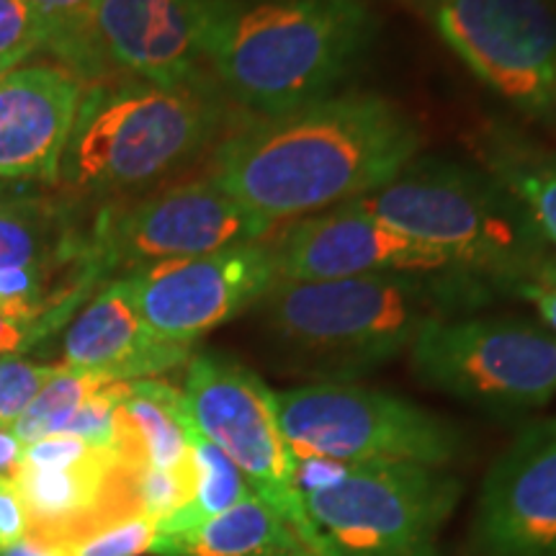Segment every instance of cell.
I'll return each mask as SVG.
<instances>
[{"instance_id": "cell-23", "label": "cell", "mask_w": 556, "mask_h": 556, "mask_svg": "<svg viewBox=\"0 0 556 556\" xmlns=\"http://www.w3.org/2000/svg\"><path fill=\"white\" fill-rule=\"evenodd\" d=\"M109 379L93 377V374L75 371L62 364L54 377L41 387V392L34 397L29 407L24 409V415L13 422V433L18 435V441L24 446L39 441V438L58 435L62 428L67 426L70 417L78 413L83 402L93 397L101 387H106Z\"/></svg>"}, {"instance_id": "cell-9", "label": "cell", "mask_w": 556, "mask_h": 556, "mask_svg": "<svg viewBox=\"0 0 556 556\" xmlns=\"http://www.w3.org/2000/svg\"><path fill=\"white\" fill-rule=\"evenodd\" d=\"M184 402L193 428L225 451L253 495L312 554L325 556L323 541L294 486V458L278 426L274 389L240 361L222 353H199L189 358Z\"/></svg>"}, {"instance_id": "cell-35", "label": "cell", "mask_w": 556, "mask_h": 556, "mask_svg": "<svg viewBox=\"0 0 556 556\" xmlns=\"http://www.w3.org/2000/svg\"><path fill=\"white\" fill-rule=\"evenodd\" d=\"M5 73H9V70H0V78H3V75H5Z\"/></svg>"}, {"instance_id": "cell-6", "label": "cell", "mask_w": 556, "mask_h": 556, "mask_svg": "<svg viewBox=\"0 0 556 556\" xmlns=\"http://www.w3.org/2000/svg\"><path fill=\"white\" fill-rule=\"evenodd\" d=\"M276 413L291 458L446 467L464 443L446 417L348 381H315L276 392Z\"/></svg>"}, {"instance_id": "cell-22", "label": "cell", "mask_w": 556, "mask_h": 556, "mask_svg": "<svg viewBox=\"0 0 556 556\" xmlns=\"http://www.w3.org/2000/svg\"><path fill=\"white\" fill-rule=\"evenodd\" d=\"M189 443L193 469H197V490H193L189 505H184L178 513H173L170 518H165L163 523L155 526L157 533L189 531V528L206 523L208 518L219 516V513L229 510V507L255 497L250 484L245 482V477L229 462L225 451H219L206 435H201L191 420Z\"/></svg>"}, {"instance_id": "cell-16", "label": "cell", "mask_w": 556, "mask_h": 556, "mask_svg": "<svg viewBox=\"0 0 556 556\" xmlns=\"http://www.w3.org/2000/svg\"><path fill=\"white\" fill-rule=\"evenodd\" d=\"M83 90V78L54 62L0 78V180L58 184Z\"/></svg>"}, {"instance_id": "cell-30", "label": "cell", "mask_w": 556, "mask_h": 556, "mask_svg": "<svg viewBox=\"0 0 556 556\" xmlns=\"http://www.w3.org/2000/svg\"><path fill=\"white\" fill-rule=\"evenodd\" d=\"M520 296L528 299V302L539 309L546 330L556 336V263L546 270L544 276H539L531 287L520 291Z\"/></svg>"}, {"instance_id": "cell-12", "label": "cell", "mask_w": 556, "mask_h": 556, "mask_svg": "<svg viewBox=\"0 0 556 556\" xmlns=\"http://www.w3.org/2000/svg\"><path fill=\"white\" fill-rule=\"evenodd\" d=\"M124 278L148 328L168 343L193 348L206 332L255 307L276 283V266L270 245L250 242L150 263Z\"/></svg>"}, {"instance_id": "cell-25", "label": "cell", "mask_w": 556, "mask_h": 556, "mask_svg": "<svg viewBox=\"0 0 556 556\" xmlns=\"http://www.w3.org/2000/svg\"><path fill=\"white\" fill-rule=\"evenodd\" d=\"M137 505L139 516L152 520V523H163L180 507L189 505L197 490V469L191 464L178 469H137Z\"/></svg>"}, {"instance_id": "cell-27", "label": "cell", "mask_w": 556, "mask_h": 556, "mask_svg": "<svg viewBox=\"0 0 556 556\" xmlns=\"http://www.w3.org/2000/svg\"><path fill=\"white\" fill-rule=\"evenodd\" d=\"M58 368L24 356H0V422L13 426Z\"/></svg>"}, {"instance_id": "cell-33", "label": "cell", "mask_w": 556, "mask_h": 556, "mask_svg": "<svg viewBox=\"0 0 556 556\" xmlns=\"http://www.w3.org/2000/svg\"><path fill=\"white\" fill-rule=\"evenodd\" d=\"M0 556H62L58 552H50V548L34 544V541H21L16 546H9V548H0Z\"/></svg>"}, {"instance_id": "cell-20", "label": "cell", "mask_w": 556, "mask_h": 556, "mask_svg": "<svg viewBox=\"0 0 556 556\" xmlns=\"http://www.w3.org/2000/svg\"><path fill=\"white\" fill-rule=\"evenodd\" d=\"M475 152L484 170L513 193L548 245L556 248V152L507 124H490L479 131Z\"/></svg>"}, {"instance_id": "cell-31", "label": "cell", "mask_w": 556, "mask_h": 556, "mask_svg": "<svg viewBox=\"0 0 556 556\" xmlns=\"http://www.w3.org/2000/svg\"><path fill=\"white\" fill-rule=\"evenodd\" d=\"M41 340H47L45 332L31 328V325L16 323L0 312V356H21Z\"/></svg>"}, {"instance_id": "cell-28", "label": "cell", "mask_w": 556, "mask_h": 556, "mask_svg": "<svg viewBox=\"0 0 556 556\" xmlns=\"http://www.w3.org/2000/svg\"><path fill=\"white\" fill-rule=\"evenodd\" d=\"M157 528L148 518H129L103 528L86 541H80L67 556H142L150 552Z\"/></svg>"}, {"instance_id": "cell-34", "label": "cell", "mask_w": 556, "mask_h": 556, "mask_svg": "<svg viewBox=\"0 0 556 556\" xmlns=\"http://www.w3.org/2000/svg\"><path fill=\"white\" fill-rule=\"evenodd\" d=\"M402 3L413 5V9H417V11H420V9H422V5H426V3H428V0H402Z\"/></svg>"}, {"instance_id": "cell-15", "label": "cell", "mask_w": 556, "mask_h": 556, "mask_svg": "<svg viewBox=\"0 0 556 556\" xmlns=\"http://www.w3.org/2000/svg\"><path fill=\"white\" fill-rule=\"evenodd\" d=\"M471 533L482 556H556V417L528 422L492 462Z\"/></svg>"}, {"instance_id": "cell-26", "label": "cell", "mask_w": 556, "mask_h": 556, "mask_svg": "<svg viewBox=\"0 0 556 556\" xmlns=\"http://www.w3.org/2000/svg\"><path fill=\"white\" fill-rule=\"evenodd\" d=\"M47 45L45 21L24 0H0V70H13Z\"/></svg>"}, {"instance_id": "cell-3", "label": "cell", "mask_w": 556, "mask_h": 556, "mask_svg": "<svg viewBox=\"0 0 556 556\" xmlns=\"http://www.w3.org/2000/svg\"><path fill=\"white\" fill-rule=\"evenodd\" d=\"M377 26L366 0H225L206 65L229 99L278 116L336 93Z\"/></svg>"}, {"instance_id": "cell-7", "label": "cell", "mask_w": 556, "mask_h": 556, "mask_svg": "<svg viewBox=\"0 0 556 556\" xmlns=\"http://www.w3.org/2000/svg\"><path fill=\"white\" fill-rule=\"evenodd\" d=\"M456 477L422 464H351L340 482L304 497L325 556H438Z\"/></svg>"}, {"instance_id": "cell-32", "label": "cell", "mask_w": 556, "mask_h": 556, "mask_svg": "<svg viewBox=\"0 0 556 556\" xmlns=\"http://www.w3.org/2000/svg\"><path fill=\"white\" fill-rule=\"evenodd\" d=\"M24 456V443L13 433L11 426L0 422V477H13Z\"/></svg>"}, {"instance_id": "cell-21", "label": "cell", "mask_w": 556, "mask_h": 556, "mask_svg": "<svg viewBox=\"0 0 556 556\" xmlns=\"http://www.w3.org/2000/svg\"><path fill=\"white\" fill-rule=\"evenodd\" d=\"M88 238L90 235L75 232L54 204L0 199V270L52 261Z\"/></svg>"}, {"instance_id": "cell-4", "label": "cell", "mask_w": 556, "mask_h": 556, "mask_svg": "<svg viewBox=\"0 0 556 556\" xmlns=\"http://www.w3.org/2000/svg\"><path fill=\"white\" fill-rule=\"evenodd\" d=\"M351 204L438 248L492 291L520 296L556 263L531 214L484 168L415 157L389 184Z\"/></svg>"}, {"instance_id": "cell-19", "label": "cell", "mask_w": 556, "mask_h": 556, "mask_svg": "<svg viewBox=\"0 0 556 556\" xmlns=\"http://www.w3.org/2000/svg\"><path fill=\"white\" fill-rule=\"evenodd\" d=\"M155 556H315L258 497L180 533H157Z\"/></svg>"}, {"instance_id": "cell-10", "label": "cell", "mask_w": 556, "mask_h": 556, "mask_svg": "<svg viewBox=\"0 0 556 556\" xmlns=\"http://www.w3.org/2000/svg\"><path fill=\"white\" fill-rule=\"evenodd\" d=\"M443 45L531 119H556V0H428Z\"/></svg>"}, {"instance_id": "cell-18", "label": "cell", "mask_w": 556, "mask_h": 556, "mask_svg": "<svg viewBox=\"0 0 556 556\" xmlns=\"http://www.w3.org/2000/svg\"><path fill=\"white\" fill-rule=\"evenodd\" d=\"M114 451L135 469H178L191 464L184 392L157 379L129 381L116 409Z\"/></svg>"}, {"instance_id": "cell-11", "label": "cell", "mask_w": 556, "mask_h": 556, "mask_svg": "<svg viewBox=\"0 0 556 556\" xmlns=\"http://www.w3.org/2000/svg\"><path fill=\"white\" fill-rule=\"evenodd\" d=\"M270 227L208 176L160 191L124 212L103 214L93 235L109 270H135L261 242Z\"/></svg>"}, {"instance_id": "cell-29", "label": "cell", "mask_w": 556, "mask_h": 556, "mask_svg": "<svg viewBox=\"0 0 556 556\" xmlns=\"http://www.w3.org/2000/svg\"><path fill=\"white\" fill-rule=\"evenodd\" d=\"M29 536L24 500L13 477H0V548L16 546Z\"/></svg>"}, {"instance_id": "cell-14", "label": "cell", "mask_w": 556, "mask_h": 556, "mask_svg": "<svg viewBox=\"0 0 556 556\" xmlns=\"http://www.w3.org/2000/svg\"><path fill=\"white\" fill-rule=\"evenodd\" d=\"M276 281H340L392 274H451L446 253L413 240L356 204L299 219L270 245Z\"/></svg>"}, {"instance_id": "cell-2", "label": "cell", "mask_w": 556, "mask_h": 556, "mask_svg": "<svg viewBox=\"0 0 556 556\" xmlns=\"http://www.w3.org/2000/svg\"><path fill=\"white\" fill-rule=\"evenodd\" d=\"M490 299V287L451 270L276 281L258 307L268 345L289 371L351 381L409 351L433 323L469 315Z\"/></svg>"}, {"instance_id": "cell-5", "label": "cell", "mask_w": 556, "mask_h": 556, "mask_svg": "<svg viewBox=\"0 0 556 556\" xmlns=\"http://www.w3.org/2000/svg\"><path fill=\"white\" fill-rule=\"evenodd\" d=\"M222 124L225 103L206 78L99 83L83 90L60 180L93 193L142 189L197 157Z\"/></svg>"}, {"instance_id": "cell-13", "label": "cell", "mask_w": 556, "mask_h": 556, "mask_svg": "<svg viewBox=\"0 0 556 556\" xmlns=\"http://www.w3.org/2000/svg\"><path fill=\"white\" fill-rule=\"evenodd\" d=\"M225 0H99L88 29L93 78L180 86L204 78L208 37Z\"/></svg>"}, {"instance_id": "cell-1", "label": "cell", "mask_w": 556, "mask_h": 556, "mask_svg": "<svg viewBox=\"0 0 556 556\" xmlns=\"http://www.w3.org/2000/svg\"><path fill=\"white\" fill-rule=\"evenodd\" d=\"M420 148L422 131L400 103L351 90L235 129L214 150L212 178L276 225L368 197Z\"/></svg>"}, {"instance_id": "cell-24", "label": "cell", "mask_w": 556, "mask_h": 556, "mask_svg": "<svg viewBox=\"0 0 556 556\" xmlns=\"http://www.w3.org/2000/svg\"><path fill=\"white\" fill-rule=\"evenodd\" d=\"M24 3L45 21L50 31L47 50L58 54L78 78H93L88 29L99 0H24Z\"/></svg>"}, {"instance_id": "cell-17", "label": "cell", "mask_w": 556, "mask_h": 556, "mask_svg": "<svg viewBox=\"0 0 556 556\" xmlns=\"http://www.w3.org/2000/svg\"><path fill=\"white\" fill-rule=\"evenodd\" d=\"M65 366L109 381H139L191 358V348L157 338L139 315L127 278L111 281L70 319Z\"/></svg>"}, {"instance_id": "cell-8", "label": "cell", "mask_w": 556, "mask_h": 556, "mask_svg": "<svg viewBox=\"0 0 556 556\" xmlns=\"http://www.w3.org/2000/svg\"><path fill=\"white\" fill-rule=\"evenodd\" d=\"M409 366L435 392L492 413H528L556 397V336L518 317L433 323L409 348Z\"/></svg>"}]
</instances>
